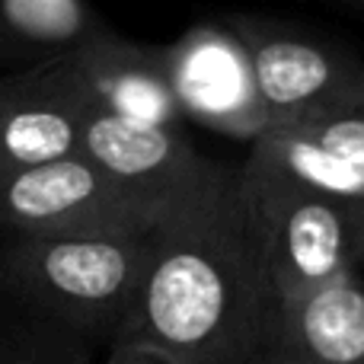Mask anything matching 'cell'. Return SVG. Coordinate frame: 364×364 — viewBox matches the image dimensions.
<instances>
[{
    "label": "cell",
    "mask_w": 364,
    "mask_h": 364,
    "mask_svg": "<svg viewBox=\"0 0 364 364\" xmlns=\"http://www.w3.org/2000/svg\"><path fill=\"white\" fill-rule=\"evenodd\" d=\"M269 364H364V284L355 272L278 304Z\"/></svg>",
    "instance_id": "8fae6325"
},
{
    "label": "cell",
    "mask_w": 364,
    "mask_h": 364,
    "mask_svg": "<svg viewBox=\"0 0 364 364\" xmlns=\"http://www.w3.org/2000/svg\"><path fill=\"white\" fill-rule=\"evenodd\" d=\"M250 157L314 192L364 205V102L272 128Z\"/></svg>",
    "instance_id": "9c48e42d"
},
{
    "label": "cell",
    "mask_w": 364,
    "mask_h": 364,
    "mask_svg": "<svg viewBox=\"0 0 364 364\" xmlns=\"http://www.w3.org/2000/svg\"><path fill=\"white\" fill-rule=\"evenodd\" d=\"M246 214L275 304L294 301L364 262V205L314 192L246 154Z\"/></svg>",
    "instance_id": "3957f363"
},
{
    "label": "cell",
    "mask_w": 364,
    "mask_h": 364,
    "mask_svg": "<svg viewBox=\"0 0 364 364\" xmlns=\"http://www.w3.org/2000/svg\"><path fill=\"white\" fill-rule=\"evenodd\" d=\"M154 230L0 240V307L112 348L144 284Z\"/></svg>",
    "instance_id": "7a4b0ae2"
},
{
    "label": "cell",
    "mask_w": 364,
    "mask_h": 364,
    "mask_svg": "<svg viewBox=\"0 0 364 364\" xmlns=\"http://www.w3.org/2000/svg\"><path fill=\"white\" fill-rule=\"evenodd\" d=\"M275 307L240 166L205 160L154 230L119 342H144L176 364H269Z\"/></svg>",
    "instance_id": "6da1fadb"
},
{
    "label": "cell",
    "mask_w": 364,
    "mask_h": 364,
    "mask_svg": "<svg viewBox=\"0 0 364 364\" xmlns=\"http://www.w3.org/2000/svg\"><path fill=\"white\" fill-rule=\"evenodd\" d=\"M0 364H96V348L51 323L0 307Z\"/></svg>",
    "instance_id": "4fadbf2b"
},
{
    "label": "cell",
    "mask_w": 364,
    "mask_h": 364,
    "mask_svg": "<svg viewBox=\"0 0 364 364\" xmlns=\"http://www.w3.org/2000/svg\"><path fill=\"white\" fill-rule=\"evenodd\" d=\"M68 68L93 112L141 125L182 128L164 45H141L109 29L68 55Z\"/></svg>",
    "instance_id": "ba28073f"
},
{
    "label": "cell",
    "mask_w": 364,
    "mask_h": 364,
    "mask_svg": "<svg viewBox=\"0 0 364 364\" xmlns=\"http://www.w3.org/2000/svg\"><path fill=\"white\" fill-rule=\"evenodd\" d=\"M68 58L0 74V176L77 157L87 115Z\"/></svg>",
    "instance_id": "52a82bcc"
},
{
    "label": "cell",
    "mask_w": 364,
    "mask_h": 364,
    "mask_svg": "<svg viewBox=\"0 0 364 364\" xmlns=\"http://www.w3.org/2000/svg\"><path fill=\"white\" fill-rule=\"evenodd\" d=\"M102 364H176L166 352L144 342H115L112 348H106Z\"/></svg>",
    "instance_id": "5bb4252c"
},
{
    "label": "cell",
    "mask_w": 364,
    "mask_h": 364,
    "mask_svg": "<svg viewBox=\"0 0 364 364\" xmlns=\"http://www.w3.org/2000/svg\"><path fill=\"white\" fill-rule=\"evenodd\" d=\"M164 55L182 119L250 147L269 132L250 51L230 23H195Z\"/></svg>",
    "instance_id": "8992f818"
},
{
    "label": "cell",
    "mask_w": 364,
    "mask_h": 364,
    "mask_svg": "<svg viewBox=\"0 0 364 364\" xmlns=\"http://www.w3.org/2000/svg\"><path fill=\"white\" fill-rule=\"evenodd\" d=\"M102 32L106 19L83 0H0V68L61 61Z\"/></svg>",
    "instance_id": "7c38bea8"
},
{
    "label": "cell",
    "mask_w": 364,
    "mask_h": 364,
    "mask_svg": "<svg viewBox=\"0 0 364 364\" xmlns=\"http://www.w3.org/2000/svg\"><path fill=\"white\" fill-rule=\"evenodd\" d=\"M227 23L250 51L269 132L364 102V64L352 51L275 19L233 16Z\"/></svg>",
    "instance_id": "5b68a950"
},
{
    "label": "cell",
    "mask_w": 364,
    "mask_h": 364,
    "mask_svg": "<svg viewBox=\"0 0 364 364\" xmlns=\"http://www.w3.org/2000/svg\"><path fill=\"white\" fill-rule=\"evenodd\" d=\"M80 157L132 192L154 201H173L208 157H201L182 128H157L115 115L90 112L80 138Z\"/></svg>",
    "instance_id": "30bf717a"
},
{
    "label": "cell",
    "mask_w": 364,
    "mask_h": 364,
    "mask_svg": "<svg viewBox=\"0 0 364 364\" xmlns=\"http://www.w3.org/2000/svg\"><path fill=\"white\" fill-rule=\"evenodd\" d=\"M170 201L119 186L87 157H64L0 176V240L154 230Z\"/></svg>",
    "instance_id": "277c9868"
}]
</instances>
